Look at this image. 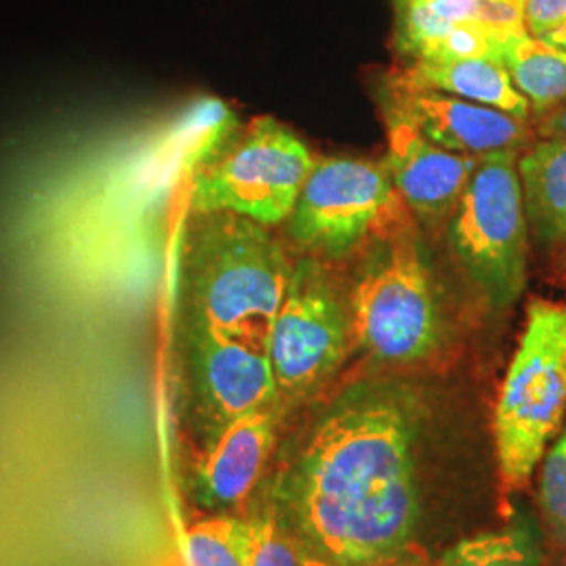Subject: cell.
I'll return each instance as SVG.
<instances>
[{"mask_svg":"<svg viewBox=\"0 0 566 566\" xmlns=\"http://www.w3.org/2000/svg\"><path fill=\"white\" fill-rule=\"evenodd\" d=\"M420 407L399 385L343 392L277 483V516L306 552L336 566H385L420 521Z\"/></svg>","mask_w":566,"mask_h":566,"instance_id":"6da1fadb","label":"cell"},{"mask_svg":"<svg viewBox=\"0 0 566 566\" xmlns=\"http://www.w3.org/2000/svg\"><path fill=\"white\" fill-rule=\"evenodd\" d=\"M182 264L193 325L266 350L294 271L269 227L227 210L193 212Z\"/></svg>","mask_w":566,"mask_h":566,"instance_id":"7a4b0ae2","label":"cell"},{"mask_svg":"<svg viewBox=\"0 0 566 566\" xmlns=\"http://www.w3.org/2000/svg\"><path fill=\"white\" fill-rule=\"evenodd\" d=\"M566 413V306L533 301L495 405L493 432L506 489L528 483Z\"/></svg>","mask_w":566,"mask_h":566,"instance_id":"3957f363","label":"cell"},{"mask_svg":"<svg viewBox=\"0 0 566 566\" xmlns=\"http://www.w3.org/2000/svg\"><path fill=\"white\" fill-rule=\"evenodd\" d=\"M353 343L382 364L430 357L441 338L432 275L416 235L403 224L380 238L350 298Z\"/></svg>","mask_w":566,"mask_h":566,"instance_id":"277c9868","label":"cell"},{"mask_svg":"<svg viewBox=\"0 0 566 566\" xmlns=\"http://www.w3.org/2000/svg\"><path fill=\"white\" fill-rule=\"evenodd\" d=\"M521 151L479 158L451 217L447 240L465 275L495 308L521 298L526 285V223L518 177Z\"/></svg>","mask_w":566,"mask_h":566,"instance_id":"5b68a950","label":"cell"},{"mask_svg":"<svg viewBox=\"0 0 566 566\" xmlns=\"http://www.w3.org/2000/svg\"><path fill=\"white\" fill-rule=\"evenodd\" d=\"M315 163L294 130L261 116L200 168L191 185V212L227 210L266 227L283 223Z\"/></svg>","mask_w":566,"mask_h":566,"instance_id":"8992f818","label":"cell"},{"mask_svg":"<svg viewBox=\"0 0 566 566\" xmlns=\"http://www.w3.org/2000/svg\"><path fill=\"white\" fill-rule=\"evenodd\" d=\"M401 203L385 164L319 160L287 219L290 235L308 256L340 259L399 229Z\"/></svg>","mask_w":566,"mask_h":566,"instance_id":"52a82bcc","label":"cell"},{"mask_svg":"<svg viewBox=\"0 0 566 566\" xmlns=\"http://www.w3.org/2000/svg\"><path fill=\"white\" fill-rule=\"evenodd\" d=\"M353 340L350 306L319 259L294 263L266 353L282 399H304L343 365Z\"/></svg>","mask_w":566,"mask_h":566,"instance_id":"ba28073f","label":"cell"},{"mask_svg":"<svg viewBox=\"0 0 566 566\" xmlns=\"http://www.w3.org/2000/svg\"><path fill=\"white\" fill-rule=\"evenodd\" d=\"M189 365L203 416L217 428L252 411L280 405L269 353L191 325Z\"/></svg>","mask_w":566,"mask_h":566,"instance_id":"9c48e42d","label":"cell"},{"mask_svg":"<svg viewBox=\"0 0 566 566\" xmlns=\"http://www.w3.org/2000/svg\"><path fill=\"white\" fill-rule=\"evenodd\" d=\"M386 99V112L401 116L413 124L428 142L453 154L472 158H483L497 151L523 154L533 143L528 122L518 120L489 105L397 84H390Z\"/></svg>","mask_w":566,"mask_h":566,"instance_id":"30bf717a","label":"cell"},{"mask_svg":"<svg viewBox=\"0 0 566 566\" xmlns=\"http://www.w3.org/2000/svg\"><path fill=\"white\" fill-rule=\"evenodd\" d=\"M386 124L385 166L397 193L422 223L446 221L460 202L479 158L428 142L413 124L392 112H386Z\"/></svg>","mask_w":566,"mask_h":566,"instance_id":"8fae6325","label":"cell"},{"mask_svg":"<svg viewBox=\"0 0 566 566\" xmlns=\"http://www.w3.org/2000/svg\"><path fill=\"white\" fill-rule=\"evenodd\" d=\"M280 405L223 426L198 465L202 500L212 507H238L259 485L275 446Z\"/></svg>","mask_w":566,"mask_h":566,"instance_id":"7c38bea8","label":"cell"},{"mask_svg":"<svg viewBox=\"0 0 566 566\" xmlns=\"http://www.w3.org/2000/svg\"><path fill=\"white\" fill-rule=\"evenodd\" d=\"M390 84L437 91L465 102L502 109L518 120H531L533 109L497 57L411 61Z\"/></svg>","mask_w":566,"mask_h":566,"instance_id":"4fadbf2b","label":"cell"},{"mask_svg":"<svg viewBox=\"0 0 566 566\" xmlns=\"http://www.w3.org/2000/svg\"><path fill=\"white\" fill-rule=\"evenodd\" d=\"M526 223L539 243L566 240V142L531 143L518 156Z\"/></svg>","mask_w":566,"mask_h":566,"instance_id":"5bb4252c","label":"cell"},{"mask_svg":"<svg viewBox=\"0 0 566 566\" xmlns=\"http://www.w3.org/2000/svg\"><path fill=\"white\" fill-rule=\"evenodd\" d=\"M495 57L504 63L533 114L566 105V51L531 34L495 41Z\"/></svg>","mask_w":566,"mask_h":566,"instance_id":"9a60e30c","label":"cell"},{"mask_svg":"<svg viewBox=\"0 0 566 566\" xmlns=\"http://www.w3.org/2000/svg\"><path fill=\"white\" fill-rule=\"evenodd\" d=\"M542 558L539 526L528 512H518L502 528L455 544L437 566H539Z\"/></svg>","mask_w":566,"mask_h":566,"instance_id":"2e32d148","label":"cell"},{"mask_svg":"<svg viewBox=\"0 0 566 566\" xmlns=\"http://www.w3.org/2000/svg\"><path fill=\"white\" fill-rule=\"evenodd\" d=\"M185 566H245V523L210 516L187 528Z\"/></svg>","mask_w":566,"mask_h":566,"instance_id":"e0dca14e","label":"cell"},{"mask_svg":"<svg viewBox=\"0 0 566 566\" xmlns=\"http://www.w3.org/2000/svg\"><path fill=\"white\" fill-rule=\"evenodd\" d=\"M243 523L245 566H304L303 544L275 512Z\"/></svg>","mask_w":566,"mask_h":566,"instance_id":"ac0fdd59","label":"cell"},{"mask_svg":"<svg viewBox=\"0 0 566 566\" xmlns=\"http://www.w3.org/2000/svg\"><path fill=\"white\" fill-rule=\"evenodd\" d=\"M539 507L552 537L566 547V426L544 455L539 474Z\"/></svg>","mask_w":566,"mask_h":566,"instance_id":"d6986e66","label":"cell"},{"mask_svg":"<svg viewBox=\"0 0 566 566\" xmlns=\"http://www.w3.org/2000/svg\"><path fill=\"white\" fill-rule=\"evenodd\" d=\"M495 36L476 20L462 21L451 25V30L439 42L430 60H476L495 57Z\"/></svg>","mask_w":566,"mask_h":566,"instance_id":"ffe728a7","label":"cell"},{"mask_svg":"<svg viewBox=\"0 0 566 566\" xmlns=\"http://www.w3.org/2000/svg\"><path fill=\"white\" fill-rule=\"evenodd\" d=\"M474 20L495 39L525 34V0H479Z\"/></svg>","mask_w":566,"mask_h":566,"instance_id":"44dd1931","label":"cell"},{"mask_svg":"<svg viewBox=\"0 0 566 566\" xmlns=\"http://www.w3.org/2000/svg\"><path fill=\"white\" fill-rule=\"evenodd\" d=\"M566 25V0H525L526 34L546 39Z\"/></svg>","mask_w":566,"mask_h":566,"instance_id":"7402d4cb","label":"cell"},{"mask_svg":"<svg viewBox=\"0 0 566 566\" xmlns=\"http://www.w3.org/2000/svg\"><path fill=\"white\" fill-rule=\"evenodd\" d=\"M426 7L449 25L476 18L479 0H422Z\"/></svg>","mask_w":566,"mask_h":566,"instance_id":"603a6c76","label":"cell"},{"mask_svg":"<svg viewBox=\"0 0 566 566\" xmlns=\"http://www.w3.org/2000/svg\"><path fill=\"white\" fill-rule=\"evenodd\" d=\"M535 133L539 139L566 142V105L539 114L535 120Z\"/></svg>","mask_w":566,"mask_h":566,"instance_id":"cb8c5ba5","label":"cell"},{"mask_svg":"<svg viewBox=\"0 0 566 566\" xmlns=\"http://www.w3.org/2000/svg\"><path fill=\"white\" fill-rule=\"evenodd\" d=\"M542 41L549 42V44H554V46H558V49H565L566 51V25L565 28H560V30H556V32H552L549 36L542 39Z\"/></svg>","mask_w":566,"mask_h":566,"instance_id":"d4e9b609","label":"cell"},{"mask_svg":"<svg viewBox=\"0 0 566 566\" xmlns=\"http://www.w3.org/2000/svg\"><path fill=\"white\" fill-rule=\"evenodd\" d=\"M304 566H336L332 565L329 560H325L322 556H317V554H313V552H306L304 549Z\"/></svg>","mask_w":566,"mask_h":566,"instance_id":"484cf974","label":"cell"}]
</instances>
